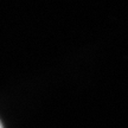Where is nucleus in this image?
Listing matches in <instances>:
<instances>
[{
  "instance_id": "1",
  "label": "nucleus",
  "mask_w": 128,
  "mask_h": 128,
  "mask_svg": "<svg viewBox=\"0 0 128 128\" xmlns=\"http://www.w3.org/2000/svg\"><path fill=\"white\" fill-rule=\"evenodd\" d=\"M0 128H4L2 127V124H1V122H0Z\"/></svg>"
}]
</instances>
